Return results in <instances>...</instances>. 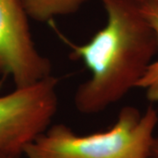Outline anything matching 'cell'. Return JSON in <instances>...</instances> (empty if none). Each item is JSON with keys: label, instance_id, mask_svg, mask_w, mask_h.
<instances>
[{"label": "cell", "instance_id": "cell-2", "mask_svg": "<svg viewBox=\"0 0 158 158\" xmlns=\"http://www.w3.org/2000/svg\"><path fill=\"white\" fill-rule=\"evenodd\" d=\"M157 111L125 106L106 131L78 135L64 124L49 126L25 148L27 158H149Z\"/></svg>", "mask_w": 158, "mask_h": 158}, {"label": "cell", "instance_id": "cell-4", "mask_svg": "<svg viewBox=\"0 0 158 158\" xmlns=\"http://www.w3.org/2000/svg\"><path fill=\"white\" fill-rule=\"evenodd\" d=\"M20 0H0V75L16 87L52 76L50 61L37 48Z\"/></svg>", "mask_w": 158, "mask_h": 158}, {"label": "cell", "instance_id": "cell-10", "mask_svg": "<svg viewBox=\"0 0 158 158\" xmlns=\"http://www.w3.org/2000/svg\"><path fill=\"white\" fill-rule=\"evenodd\" d=\"M149 158H158V157H156V156H151Z\"/></svg>", "mask_w": 158, "mask_h": 158}, {"label": "cell", "instance_id": "cell-5", "mask_svg": "<svg viewBox=\"0 0 158 158\" xmlns=\"http://www.w3.org/2000/svg\"><path fill=\"white\" fill-rule=\"evenodd\" d=\"M90 0H20L29 19L48 22L77 12Z\"/></svg>", "mask_w": 158, "mask_h": 158}, {"label": "cell", "instance_id": "cell-1", "mask_svg": "<svg viewBox=\"0 0 158 158\" xmlns=\"http://www.w3.org/2000/svg\"><path fill=\"white\" fill-rule=\"evenodd\" d=\"M106 14V23L84 44L62 39L71 56L81 60L90 71L74 94L79 113L95 114L120 101L137 88L158 53L152 27L135 0H98Z\"/></svg>", "mask_w": 158, "mask_h": 158}, {"label": "cell", "instance_id": "cell-3", "mask_svg": "<svg viewBox=\"0 0 158 158\" xmlns=\"http://www.w3.org/2000/svg\"><path fill=\"white\" fill-rule=\"evenodd\" d=\"M53 75L0 96V153L19 158L50 126L58 107Z\"/></svg>", "mask_w": 158, "mask_h": 158}, {"label": "cell", "instance_id": "cell-6", "mask_svg": "<svg viewBox=\"0 0 158 158\" xmlns=\"http://www.w3.org/2000/svg\"><path fill=\"white\" fill-rule=\"evenodd\" d=\"M141 11L156 34L158 45V6L154 4H140ZM137 88L145 91L150 102H158V53L156 59L148 66L139 81Z\"/></svg>", "mask_w": 158, "mask_h": 158}, {"label": "cell", "instance_id": "cell-9", "mask_svg": "<svg viewBox=\"0 0 158 158\" xmlns=\"http://www.w3.org/2000/svg\"><path fill=\"white\" fill-rule=\"evenodd\" d=\"M0 158H17L11 155L5 154V153H0Z\"/></svg>", "mask_w": 158, "mask_h": 158}, {"label": "cell", "instance_id": "cell-8", "mask_svg": "<svg viewBox=\"0 0 158 158\" xmlns=\"http://www.w3.org/2000/svg\"><path fill=\"white\" fill-rule=\"evenodd\" d=\"M139 4H154L158 6V0H135Z\"/></svg>", "mask_w": 158, "mask_h": 158}, {"label": "cell", "instance_id": "cell-7", "mask_svg": "<svg viewBox=\"0 0 158 158\" xmlns=\"http://www.w3.org/2000/svg\"><path fill=\"white\" fill-rule=\"evenodd\" d=\"M152 156L158 157V137H155L152 146Z\"/></svg>", "mask_w": 158, "mask_h": 158}]
</instances>
